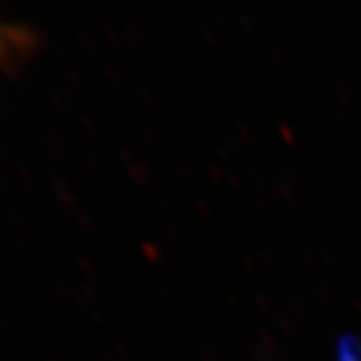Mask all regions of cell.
I'll use <instances>...</instances> for the list:
<instances>
[{
  "mask_svg": "<svg viewBox=\"0 0 361 361\" xmlns=\"http://www.w3.org/2000/svg\"><path fill=\"white\" fill-rule=\"evenodd\" d=\"M14 42H18V39H13L8 30H2V28H0V52L4 51V47H6V44L11 47V44H14Z\"/></svg>",
  "mask_w": 361,
  "mask_h": 361,
  "instance_id": "cell-1",
  "label": "cell"
}]
</instances>
